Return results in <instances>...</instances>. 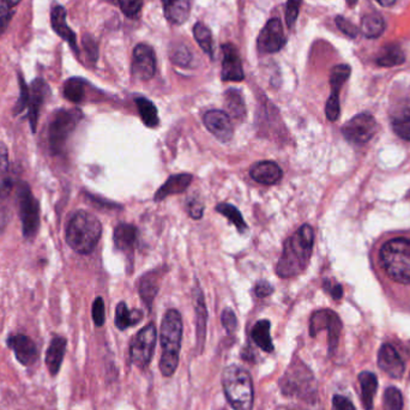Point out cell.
Wrapping results in <instances>:
<instances>
[{
	"instance_id": "cell-1",
	"label": "cell",
	"mask_w": 410,
	"mask_h": 410,
	"mask_svg": "<svg viewBox=\"0 0 410 410\" xmlns=\"http://www.w3.org/2000/svg\"><path fill=\"white\" fill-rule=\"evenodd\" d=\"M313 242L314 232L309 225H304L288 237L276 267L277 275L282 279H290L304 272L312 256Z\"/></svg>"
},
{
	"instance_id": "cell-2",
	"label": "cell",
	"mask_w": 410,
	"mask_h": 410,
	"mask_svg": "<svg viewBox=\"0 0 410 410\" xmlns=\"http://www.w3.org/2000/svg\"><path fill=\"white\" fill-rule=\"evenodd\" d=\"M183 339V319L177 309H170L163 316L160 330L162 355L160 371L162 376H172L177 371Z\"/></svg>"
},
{
	"instance_id": "cell-3",
	"label": "cell",
	"mask_w": 410,
	"mask_h": 410,
	"mask_svg": "<svg viewBox=\"0 0 410 410\" xmlns=\"http://www.w3.org/2000/svg\"><path fill=\"white\" fill-rule=\"evenodd\" d=\"M102 234V225L95 215L79 210L72 216L65 239L75 252L89 255L94 251Z\"/></svg>"
},
{
	"instance_id": "cell-4",
	"label": "cell",
	"mask_w": 410,
	"mask_h": 410,
	"mask_svg": "<svg viewBox=\"0 0 410 410\" xmlns=\"http://www.w3.org/2000/svg\"><path fill=\"white\" fill-rule=\"evenodd\" d=\"M380 264L385 274L395 282L410 285V239L395 237L383 245Z\"/></svg>"
},
{
	"instance_id": "cell-5",
	"label": "cell",
	"mask_w": 410,
	"mask_h": 410,
	"mask_svg": "<svg viewBox=\"0 0 410 410\" xmlns=\"http://www.w3.org/2000/svg\"><path fill=\"white\" fill-rule=\"evenodd\" d=\"M222 385L234 410H252L255 389L252 378L246 369L237 365L227 366L223 369Z\"/></svg>"
},
{
	"instance_id": "cell-6",
	"label": "cell",
	"mask_w": 410,
	"mask_h": 410,
	"mask_svg": "<svg viewBox=\"0 0 410 410\" xmlns=\"http://www.w3.org/2000/svg\"><path fill=\"white\" fill-rule=\"evenodd\" d=\"M280 388L283 395L288 397H297L307 402H313L317 399L316 379L309 367L299 360L290 362L280 380Z\"/></svg>"
},
{
	"instance_id": "cell-7",
	"label": "cell",
	"mask_w": 410,
	"mask_h": 410,
	"mask_svg": "<svg viewBox=\"0 0 410 410\" xmlns=\"http://www.w3.org/2000/svg\"><path fill=\"white\" fill-rule=\"evenodd\" d=\"M83 113L78 108L61 109L54 114L48 130V143L53 154L64 150L72 132L78 126Z\"/></svg>"
},
{
	"instance_id": "cell-8",
	"label": "cell",
	"mask_w": 410,
	"mask_h": 410,
	"mask_svg": "<svg viewBox=\"0 0 410 410\" xmlns=\"http://www.w3.org/2000/svg\"><path fill=\"white\" fill-rule=\"evenodd\" d=\"M19 215L22 221L23 235L26 239L34 237L40 226V207L38 200H35L29 185L21 183L17 190Z\"/></svg>"
},
{
	"instance_id": "cell-9",
	"label": "cell",
	"mask_w": 410,
	"mask_h": 410,
	"mask_svg": "<svg viewBox=\"0 0 410 410\" xmlns=\"http://www.w3.org/2000/svg\"><path fill=\"white\" fill-rule=\"evenodd\" d=\"M158 339L155 324L150 323L137 332L130 346V360L138 369H145L154 355Z\"/></svg>"
},
{
	"instance_id": "cell-10",
	"label": "cell",
	"mask_w": 410,
	"mask_h": 410,
	"mask_svg": "<svg viewBox=\"0 0 410 410\" xmlns=\"http://www.w3.org/2000/svg\"><path fill=\"white\" fill-rule=\"evenodd\" d=\"M327 332L329 353L335 352L342 332V322L332 309H320L313 313L309 320V335L316 337L320 332Z\"/></svg>"
},
{
	"instance_id": "cell-11",
	"label": "cell",
	"mask_w": 410,
	"mask_h": 410,
	"mask_svg": "<svg viewBox=\"0 0 410 410\" xmlns=\"http://www.w3.org/2000/svg\"><path fill=\"white\" fill-rule=\"evenodd\" d=\"M376 121L369 113H360L343 125L342 133L349 143L362 145L376 135Z\"/></svg>"
},
{
	"instance_id": "cell-12",
	"label": "cell",
	"mask_w": 410,
	"mask_h": 410,
	"mask_svg": "<svg viewBox=\"0 0 410 410\" xmlns=\"http://www.w3.org/2000/svg\"><path fill=\"white\" fill-rule=\"evenodd\" d=\"M287 39L283 31L282 23L280 19H271L267 21L260 33L257 40V47L260 53L272 54L277 53L286 45Z\"/></svg>"
},
{
	"instance_id": "cell-13",
	"label": "cell",
	"mask_w": 410,
	"mask_h": 410,
	"mask_svg": "<svg viewBox=\"0 0 410 410\" xmlns=\"http://www.w3.org/2000/svg\"><path fill=\"white\" fill-rule=\"evenodd\" d=\"M350 73H352V68L349 65L339 64L332 68V73H330L332 95L325 106V114L330 121H336L339 119V113H341L339 91L342 89L343 84L346 83L347 79L349 78Z\"/></svg>"
},
{
	"instance_id": "cell-14",
	"label": "cell",
	"mask_w": 410,
	"mask_h": 410,
	"mask_svg": "<svg viewBox=\"0 0 410 410\" xmlns=\"http://www.w3.org/2000/svg\"><path fill=\"white\" fill-rule=\"evenodd\" d=\"M132 75L140 81H149L156 72V57L154 49L147 43L135 46L132 57Z\"/></svg>"
},
{
	"instance_id": "cell-15",
	"label": "cell",
	"mask_w": 410,
	"mask_h": 410,
	"mask_svg": "<svg viewBox=\"0 0 410 410\" xmlns=\"http://www.w3.org/2000/svg\"><path fill=\"white\" fill-rule=\"evenodd\" d=\"M204 125L218 140H221L223 143L230 142L233 137V124L230 116L223 111L212 109L207 112L204 116Z\"/></svg>"
},
{
	"instance_id": "cell-16",
	"label": "cell",
	"mask_w": 410,
	"mask_h": 410,
	"mask_svg": "<svg viewBox=\"0 0 410 410\" xmlns=\"http://www.w3.org/2000/svg\"><path fill=\"white\" fill-rule=\"evenodd\" d=\"M222 71L221 77L225 82H241L244 81L245 73L241 63L240 54L237 47L232 43L222 45Z\"/></svg>"
},
{
	"instance_id": "cell-17",
	"label": "cell",
	"mask_w": 410,
	"mask_h": 410,
	"mask_svg": "<svg viewBox=\"0 0 410 410\" xmlns=\"http://www.w3.org/2000/svg\"><path fill=\"white\" fill-rule=\"evenodd\" d=\"M378 366L381 371H384L388 376L395 379L402 378L406 371V366L401 355L391 344H383L378 352Z\"/></svg>"
},
{
	"instance_id": "cell-18",
	"label": "cell",
	"mask_w": 410,
	"mask_h": 410,
	"mask_svg": "<svg viewBox=\"0 0 410 410\" xmlns=\"http://www.w3.org/2000/svg\"><path fill=\"white\" fill-rule=\"evenodd\" d=\"M8 344L16 354V358L22 365H34L39 358L38 348L31 339L24 335L10 336Z\"/></svg>"
},
{
	"instance_id": "cell-19",
	"label": "cell",
	"mask_w": 410,
	"mask_h": 410,
	"mask_svg": "<svg viewBox=\"0 0 410 410\" xmlns=\"http://www.w3.org/2000/svg\"><path fill=\"white\" fill-rule=\"evenodd\" d=\"M48 87L42 79H35L29 91V102H28V118L31 123L33 132L36 131L40 111L45 101Z\"/></svg>"
},
{
	"instance_id": "cell-20",
	"label": "cell",
	"mask_w": 410,
	"mask_h": 410,
	"mask_svg": "<svg viewBox=\"0 0 410 410\" xmlns=\"http://www.w3.org/2000/svg\"><path fill=\"white\" fill-rule=\"evenodd\" d=\"M51 23H52L53 31H56L61 38L64 39L65 41L71 46V48L73 49L76 54H79L76 34L66 23V11L61 5H57L52 9Z\"/></svg>"
},
{
	"instance_id": "cell-21",
	"label": "cell",
	"mask_w": 410,
	"mask_h": 410,
	"mask_svg": "<svg viewBox=\"0 0 410 410\" xmlns=\"http://www.w3.org/2000/svg\"><path fill=\"white\" fill-rule=\"evenodd\" d=\"M193 300H195V311H196L197 348H198V353H202L205 337H207V305L204 302V295L200 287H197L193 292Z\"/></svg>"
},
{
	"instance_id": "cell-22",
	"label": "cell",
	"mask_w": 410,
	"mask_h": 410,
	"mask_svg": "<svg viewBox=\"0 0 410 410\" xmlns=\"http://www.w3.org/2000/svg\"><path fill=\"white\" fill-rule=\"evenodd\" d=\"M250 175L260 184L275 185L282 178V170L276 162L262 161L253 165Z\"/></svg>"
},
{
	"instance_id": "cell-23",
	"label": "cell",
	"mask_w": 410,
	"mask_h": 410,
	"mask_svg": "<svg viewBox=\"0 0 410 410\" xmlns=\"http://www.w3.org/2000/svg\"><path fill=\"white\" fill-rule=\"evenodd\" d=\"M167 21L173 26H181L188 19L191 0H161Z\"/></svg>"
},
{
	"instance_id": "cell-24",
	"label": "cell",
	"mask_w": 410,
	"mask_h": 410,
	"mask_svg": "<svg viewBox=\"0 0 410 410\" xmlns=\"http://www.w3.org/2000/svg\"><path fill=\"white\" fill-rule=\"evenodd\" d=\"M138 237V230L135 226L128 223H121L114 230V245L119 251L132 255Z\"/></svg>"
},
{
	"instance_id": "cell-25",
	"label": "cell",
	"mask_w": 410,
	"mask_h": 410,
	"mask_svg": "<svg viewBox=\"0 0 410 410\" xmlns=\"http://www.w3.org/2000/svg\"><path fill=\"white\" fill-rule=\"evenodd\" d=\"M191 181H193L191 174L183 173L172 175L165 184L162 185L158 193H155V200L160 202V200H165L166 197L172 196L175 193H184L188 190Z\"/></svg>"
},
{
	"instance_id": "cell-26",
	"label": "cell",
	"mask_w": 410,
	"mask_h": 410,
	"mask_svg": "<svg viewBox=\"0 0 410 410\" xmlns=\"http://www.w3.org/2000/svg\"><path fill=\"white\" fill-rule=\"evenodd\" d=\"M162 274L158 270L150 271L140 280V295L143 300L144 304L147 305L148 309H151L155 297L158 295L160 281H161Z\"/></svg>"
},
{
	"instance_id": "cell-27",
	"label": "cell",
	"mask_w": 410,
	"mask_h": 410,
	"mask_svg": "<svg viewBox=\"0 0 410 410\" xmlns=\"http://www.w3.org/2000/svg\"><path fill=\"white\" fill-rule=\"evenodd\" d=\"M65 350H66V339L61 336L54 337L46 353V364L53 376L58 374L61 369V364L64 360Z\"/></svg>"
},
{
	"instance_id": "cell-28",
	"label": "cell",
	"mask_w": 410,
	"mask_h": 410,
	"mask_svg": "<svg viewBox=\"0 0 410 410\" xmlns=\"http://www.w3.org/2000/svg\"><path fill=\"white\" fill-rule=\"evenodd\" d=\"M359 383L362 389V404L366 410H372L373 401L378 390V378L374 373L365 371L359 374Z\"/></svg>"
},
{
	"instance_id": "cell-29",
	"label": "cell",
	"mask_w": 410,
	"mask_h": 410,
	"mask_svg": "<svg viewBox=\"0 0 410 410\" xmlns=\"http://www.w3.org/2000/svg\"><path fill=\"white\" fill-rule=\"evenodd\" d=\"M271 324L269 320L263 319L257 322L251 332V337L253 342L260 347V349L265 353H272L274 352V343L270 335Z\"/></svg>"
},
{
	"instance_id": "cell-30",
	"label": "cell",
	"mask_w": 410,
	"mask_h": 410,
	"mask_svg": "<svg viewBox=\"0 0 410 410\" xmlns=\"http://www.w3.org/2000/svg\"><path fill=\"white\" fill-rule=\"evenodd\" d=\"M143 319V312L140 309H130L125 302H121L117 306L116 312V325L119 330H126L128 327H133Z\"/></svg>"
},
{
	"instance_id": "cell-31",
	"label": "cell",
	"mask_w": 410,
	"mask_h": 410,
	"mask_svg": "<svg viewBox=\"0 0 410 410\" xmlns=\"http://www.w3.org/2000/svg\"><path fill=\"white\" fill-rule=\"evenodd\" d=\"M392 130L402 140H410V103L404 105L394 114Z\"/></svg>"
},
{
	"instance_id": "cell-32",
	"label": "cell",
	"mask_w": 410,
	"mask_h": 410,
	"mask_svg": "<svg viewBox=\"0 0 410 410\" xmlns=\"http://www.w3.org/2000/svg\"><path fill=\"white\" fill-rule=\"evenodd\" d=\"M406 61L404 53L397 45H386L381 49L379 56L376 58V64L383 68H392L401 65Z\"/></svg>"
},
{
	"instance_id": "cell-33",
	"label": "cell",
	"mask_w": 410,
	"mask_h": 410,
	"mask_svg": "<svg viewBox=\"0 0 410 410\" xmlns=\"http://www.w3.org/2000/svg\"><path fill=\"white\" fill-rule=\"evenodd\" d=\"M385 31L384 19L378 14H369L362 17V31L367 39H378Z\"/></svg>"
},
{
	"instance_id": "cell-34",
	"label": "cell",
	"mask_w": 410,
	"mask_h": 410,
	"mask_svg": "<svg viewBox=\"0 0 410 410\" xmlns=\"http://www.w3.org/2000/svg\"><path fill=\"white\" fill-rule=\"evenodd\" d=\"M225 98H226L227 109L230 116L237 121H242L246 116V106L241 91L237 89H230L226 91Z\"/></svg>"
},
{
	"instance_id": "cell-35",
	"label": "cell",
	"mask_w": 410,
	"mask_h": 410,
	"mask_svg": "<svg viewBox=\"0 0 410 410\" xmlns=\"http://www.w3.org/2000/svg\"><path fill=\"white\" fill-rule=\"evenodd\" d=\"M193 36L196 39L197 43L205 54L212 59L214 58V40L211 31L204 23L197 22L193 26Z\"/></svg>"
},
{
	"instance_id": "cell-36",
	"label": "cell",
	"mask_w": 410,
	"mask_h": 410,
	"mask_svg": "<svg viewBox=\"0 0 410 410\" xmlns=\"http://www.w3.org/2000/svg\"><path fill=\"white\" fill-rule=\"evenodd\" d=\"M135 105L144 124L147 125L148 128H156L158 125V113L154 103L148 98H137Z\"/></svg>"
},
{
	"instance_id": "cell-37",
	"label": "cell",
	"mask_w": 410,
	"mask_h": 410,
	"mask_svg": "<svg viewBox=\"0 0 410 410\" xmlns=\"http://www.w3.org/2000/svg\"><path fill=\"white\" fill-rule=\"evenodd\" d=\"M86 86L87 83L84 79L77 78V77L68 79L63 88L65 98L73 103L83 101L84 96H86Z\"/></svg>"
},
{
	"instance_id": "cell-38",
	"label": "cell",
	"mask_w": 410,
	"mask_h": 410,
	"mask_svg": "<svg viewBox=\"0 0 410 410\" xmlns=\"http://www.w3.org/2000/svg\"><path fill=\"white\" fill-rule=\"evenodd\" d=\"M216 210H217L220 214H222L223 216H226L230 222L237 227V230H239L240 233L247 230V225L245 222L244 217L241 216L240 211L237 210V207L230 205V204L221 203L218 204Z\"/></svg>"
},
{
	"instance_id": "cell-39",
	"label": "cell",
	"mask_w": 410,
	"mask_h": 410,
	"mask_svg": "<svg viewBox=\"0 0 410 410\" xmlns=\"http://www.w3.org/2000/svg\"><path fill=\"white\" fill-rule=\"evenodd\" d=\"M383 410H403V396L399 389L390 386L385 390Z\"/></svg>"
},
{
	"instance_id": "cell-40",
	"label": "cell",
	"mask_w": 410,
	"mask_h": 410,
	"mask_svg": "<svg viewBox=\"0 0 410 410\" xmlns=\"http://www.w3.org/2000/svg\"><path fill=\"white\" fill-rule=\"evenodd\" d=\"M170 61H173V64L181 66V68H186L190 65L193 61V54L188 48V46L177 45L173 48L170 49Z\"/></svg>"
},
{
	"instance_id": "cell-41",
	"label": "cell",
	"mask_w": 410,
	"mask_h": 410,
	"mask_svg": "<svg viewBox=\"0 0 410 410\" xmlns=\"http://www.w3.org/2000/svg\"><path fill=\"white\" fill-rule=\"evenodd\" d=\"M111 1L117 4L123 14L130 19H135L143 6V0H111Z\"/></svg>"
},
{
	"instance_id": "cell-42",
	"label": "cell",
	"mask_w": 410,
	"mask_h": 410,
	"mask_svg": "<svg viewBox=\"0 0 410 410\" xmlns=\"http://www.w3.org/2000/svg\"><path fill=\"white\" fill-rule=\"evenodd\" d=\"M302 0H288L286 6V23L288 28H293L297 22Z\"/></svg>"
},
{
	"instance_id": "cell-43",
	"label": "cell",
	"mask_w": 410,
	"mask_h": 410,
	"mask_svg": "<svg viewBox=\"0 0 410 410\" xmlns=\"http://www.w3.org/2000/svg\"><path fill=\"white\" fill-rule=\"evenodd\" d=\"M336 26L339 28V31L344 33L349 38L355 39L358 36L359 31L357 26H354L353 23L348 21L346 17L343 16H337L335 19Z\"/></svg>"
},
{
	"instance_id": "cell-44",
	"label": "cell",
	"mask_w": 410,
	"mask_h": 410,
	"mask_svg": "<svg viewBox=\"0 0 410 410\" xmlns=\"http://www.w3.org/2000/svg\"><path fill=\"white\" fill-rule=\"evenodd\" d=\"M105 302L102 300V297H96L93 304V320L96 327H102L105 324Z\"/></svg>"
},
{
	"instance_id": "cell-45",
	"label": "cell",
	"mask_w": 410,
	"mask_h": 410,
	"mask_svg": "<svg viewBox=\"0 0 410 410\" xmlns=\"http://www.w3.org/2000/svg\"><path fill=\"white\" fill-rule=\"evenodd\" d=\"M221 319H222L223 327L226 329V332H228L230 335L237 332V319L234 311H232L230 309H223Z\"/></svg>"
},
{
	"instance_id": "cell-46",
	"label": "cell",
	"mask_w": 410,
	"mask_h": 410,
	"mask_svg": "<svg viewBox=\"0 0 410 410\" xmlns=\"http://www.w3.org/2000/svg\"><path fill=\"white\" fill-rule=\"evenodd\" d=\"M28 102H29V89L24 83V81L21 79V98L16 106V113H21L24 109L28 108Z\"/></svg>"
},
{
	"instance_id": "cell-47",
	"label": "cell",
	"mask_w": 410,
	"mask_h": 410,
	"mask_svg": "<svg viewBox=\"0 0 410 410\" xmlns=\"http://www.w3.org/2000/svg\"><path fill=\"white\" fill-rule=\"evenodd\" d=\"M332 409L334 410H357L350 399L344 396L335 395L332 399Z\"/></svg>"
},
{
	"instance_id": "cell-48",
	"label": "cell",
	"mask_w": 410,
	"mask_h": 410,
	"mask_svg": "<svg viewBox=\"0 0 410 410\" xmlns=\"http://www.w3.org/2000/svg\"><path fill=\"white\" fill-rule=\"evenodd\" d=\"M188 214H190L191 217L198 220V218H200L202 216H203V203H200V200H190V202L188 203Z\"/></svg>"
},
{
	"instance_id": "cell-49",
	"label": "cell",
	"mask_w": 410,
	"mask_h": 410,
	"mask_svg": "<svg viewBox=\"0 0 410 410\" xmlns=\"http://www.w3.org/2000/svg\"><path fill=\"white\" fill-rule=\"evenodd\" d=\"M324 288L335 300H339L343 297L342 286L339 283L330 282L327 280V281H324Z\"/></svg>"
},
{
	"instance_id": "cell-50",
	"label": "cell",
	"mask_w": 410,
	"mask_h": 410,
	"mask_svg": "<svg viewBox=\"0 0 410 410\" xmlns=\"http://www.w3.org/2000/svg\"><path fill=\"white\" fill-rule=\"evenodd\" d=\"M12 188H14V183H12L11 179L0 180V205L10 196Z\"/></svg>"
},
{
	"instance_id": "cell-51",
	"label": "cell",
	"mask_w": 410,
	"mask_h": 410,
	"mask_svg": "<svg viewBox=\"0 0 410 410\" xmlns=\"http://www.w3.org/2000/svg\"><path fill=\"white\" fill-rule=\"evenodd\" d=\"M9 167V153L8 148L3 142H0V174L8 170Z\"/></svg>"
},
{
	"instance_id": "cell-52",
	"label": "cell",
	"mask_w": 410,
	"mask_h": 410,
	"mask_svg": "<svg viewBox=\"0 0 410 410\" xmlns=\"http://www.w3.org/2000/svg\"><path fill=\"white\" fill-rule=\"evenodd\" d=\"M255 292H256V295L258 297H269L270 294H272L274 288H272L267 281H262V282L257 285Z\"/></svg>"
},
{
	"instance_id": "cell-53",
	"label": "cell",
	"mask_w": 410,
	"mask_h": 410,
	"mask_svg": "<svg viewBox=\"0 0 410 410\" xmlns=\"http://www.w3.org/2000/svg\"><path fill=\"white\" fill-rule=\"evenodd\" d=\"M19 3H21V0H0V14L10 11Z\"/></svg>"
},
{
	"instance_id": "cell-54",
	"label": "cell",
	"mask_w": 410,
	"mask_h": 410,
	"mask_svg": "<svg viewBox=\"0 0 410 410\" xmlns=\"http://www.w3.org/2000/svg\"><path fill=\"white\" fill-rule=\"evenodd\" d=\"M12 14H6V15L0 16V35L3 34L6 28H8L9 23L11 21Z\"/></svg>"
},
{
	"instance_id": "cell-55",
	"label": "cell",
	"mask_w": 410,
	"mask_h": 410,
	"mask_svg": "<svg viewBox=\"0 0 410 410\" xmlns=\"http://www.w3.org/2000/svg\"><path fill=\"white\" fill-rule=\"evenodd\" d=\"M376 1L384 8H390L396 3V0H376Z\"/></svg>"
},
{
	"instance_id": "cell-56",
	"label": "cell",
	"mask_w": 410,
	"mask_h": 410,
	"mask_svg": "<svg viewBox=\"0 0 410 410\" xmlns=\"http://www.w3.org/2000/svg\"><path fill=\"white\" fill-rule=\"evenodd\" d=\"M346 1L348 6H350V8H354L355 5L358 4V0H346Z\"/></svg>"
},
{
	"instance_id": "cell-57",
	"label": "cell",
	"mask_w": 410,
	"mask_h": 410,
	"mask_svg": "<svg viewBox=\"0 0 410 410\" xmlns=\"http://www.w3.org/2000/svg\"><path fill=\"white\" fill-rule=\"evenodd\" d=\"M221 410H226V409H221Z\"/></svg>"
}]
</instances>
